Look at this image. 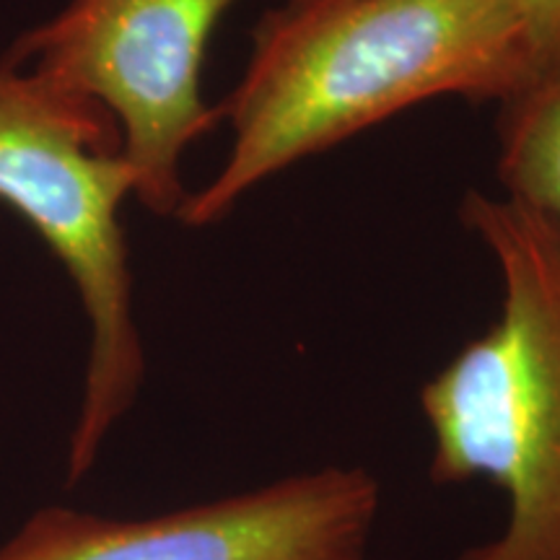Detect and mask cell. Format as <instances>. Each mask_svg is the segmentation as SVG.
Returning a JSON list of instances; mask_svg holds the SVG:
<instances>
[{
    "label": "cell",
    "mask_w": 560,
    "mask_h": 560,
    "mask_svg": "<svg viewBox=\"0 0 560 560\" xmlns=\"http://www.w3.org/2000/svg\"><path fill=\"white\" fill-rule=\"evenodd\" d=\"M380 514L374 472L325 465L143 520L45 509L0 560H371Z\"/></svg>",
    "instance_id": "5b68a950"
},
{
    "label": "cell",
    "mask_w": 560,
    "mask_h": 560,
    "mask_svg": "<svg viewBox=\"0 0 560 560\" xmlns=\"http://www.w3.org/2000/svg\"><path fill=\"white\" fill-rule=\"evenodd\" d=\"M236 0H70L21 34L5 66L26 68L102 104L115 117L136 198L177 215L187 192L179 161L221 122L200 94L215 26Z\"/></svg>",
    "instance_id": "277c9868"
},
{
    "label": "cell",
    "mask_w": 560,
    "mask_h": 560,
    "mask_svg": "<svg viewBox=\"0 0 560 560\" xmlns=\"http://www.w3.org/2000/svg\"><path fill=\"white\" fill-rule=\"evenodd\" d=\"M522 39L529 89L560 83V0H522Z\"/></svg>",
    "instance_id": "52a82bcc"
},
{
    "label": "cell",
    "mask_w": 560,
    "mask_h": 560,
    "mask_svg": "<svg viewBox=\"0 0 560 560\" xmlns=\"http://www.w3.org/2000/svg\"><path fill=\"white\" fill-rule=\"evenodd\" d=\"M136 195L115 117L26 68L0 66V202L58 257L89 317L83 397L68 450L79 482L145 380L132 312V272L120 221Z\"/></svg>",
    "instance_id": "3957f363"
},
{
    "label": "cell",
    "mask_w": 560,
    "mask_h": 560,
    "mask_svg": "<svg viewBox=\"0 0 560 560\" xmlns=\"http://www.w3.org/2000/svg\"><path fill=\"white\" fill-rule=\"evenodd\" d=\"M499 177L509 198L560 221V83L535 86L499 112Z\"/></svg>",
    "instance_id": "8992f818"
},
{
    "label": "cell",
    "mask_w": 560,
    "mask_h": 560,
    "mask_svg": "<svg viewBox=\"0 0 560 560\" xmlns=\"http://www.w3.org/2000/svg\"><path fill=\"white\" fill-rule=\"evenodd\" d=\"M527 89L522 0H283L215 107L234 132L229 159L177 219L213 226L272 174L416 104H503Z\"/></svg>",
    "instance_id": "6da1fadb"
},
{
    "label": "cell",
    "mask_w": 560,
    "mask_h": 560,
    "mask_svg": "<svg viewBox=\"0 0 560 560\" xmlns=\"http://www.w3.org/2000/svg\"><path fill=\"white\" fill-rule=\"evenodd\" d=\"M459 221L493 257L501 312L418 392L429 480L490 482L509 501L499 535L457 560H560V221L482 192Z\"/></svg>",
    "instance_id": "7a4b0ae2"
}]
</instances>
